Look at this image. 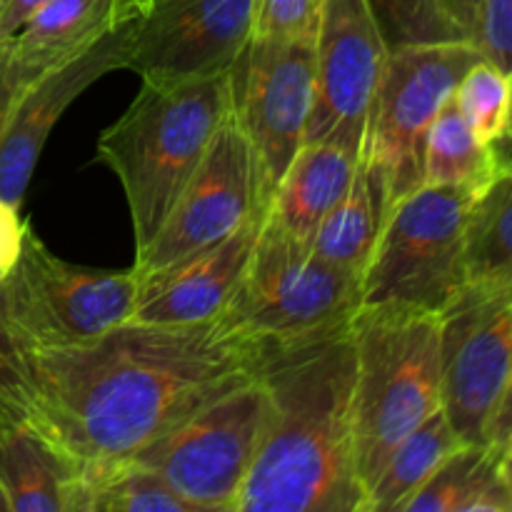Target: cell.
<instances>
[{"instance_id":"6da1fadb","label":"cell","mask_w":512,"mask_h":512,"mask_svg":"<svg viewBox=\"0 0 512 512\" xmlns=\"http://www.w3.org/2000/svg\"><path fill=\"white\" fill-rule=\"evenodd\" d=\"M268 340L223 315L190 325H118L103 338L28 355L38 423L85 460L128 458L260 375Z\"/></svg>"},{"instance_id":"7a4b0ae2","label":"cell","mask_w":512,"mask_h":512,"mask_svg":"<svg viewBox=\"0 0 512 512\" xmlns=\"http://www.w3.org/2000/svg\"><path fill=\"white\" fill-rule=\"evenodd\" d=\"M263 438L235 512H365L353 435L350 323L270 343Z\"/></svg>"},{"instance_id":"3957f363","label":"cell","mask_w":512,"mask_h":512,"mask_svg":"<svg viewBox=\"0 0 512 512\" xmlns=\"http://www.w3.org/2000/svg\"><path fill=\"white\" fill-rule=\"evenodd\" d=\"M230 115L233 78L225 73L173 85L143 83L128 110L103 130L95 158L123 185L135 255L153 243Z\"/></svg>"},{"instance_id":"277c9868","label":"cell","mask_w":512,"mask_h":512,"mask_svg":"<svg viewBox=\"0 0 512 512\" xmlns=\"http://www.w3.org/2000/svg\"><path fill=\"white\" fill-rule=\"evenodd\" d=\"M353 435L365 498L395 445L443 408V318L408 308H358Z\"/></svg>"},{"instance_id":"5b68a950","label":"cell","mask_w":512,"mask_h":512,"mask_svg":"<svg viewBox=\"0 0 512 512\" xmlns=\"http://www.w3.org/2000/svg\"><path fill=\"white\" fill-rule=\"evenodd\" d=\"M475 195L458 185H420L395 200L360 275V308L443 318L468 288L465 225Z\"/></svg>"},{"instance_id":"8992f818","label":"cell","mask_w":512,"mask_h":512,"mask_svg":"<svg viewBox=\"0 0 512 512\" xmlns=\"http://www.w3.org/2000/svg\"><path fill=\"white\" fill-rule=\"evenodd\" d=\"M140 275L68 263L25 230L15 268L0 283V318L25 355L53 353L103 338L133 318Z\"/></svg>"},{"instance_id":"52a82bcc","label":"cell","mask_w":512,"mask_h":512,"mask_svg":"<svg viewBox=\"0 0 512 512\" xmlns=\"http://www.w3.org/2000/svg\"><path fill=\"white\" fill-rule=\"evenodd\" d=\"M360 308V275L320 258L308 243L265 218L225 323L270 343L345 328Z\"/></svg>"},{"instance_id":"ba28073f","label":"cell","mask_w":512,"mask_h":512,"mask_svg":"<svg viewBox=\"0 0 512 512\" xmlns=\"http://www.w3.org/2000/svg\"><path fill=\"white\" fill-rule=\"evenodd\" d=\"M265 413L268 395L258 375L130 458L155 470L198 512H235L258 455Z\"/></svg>"},{"instance_id":"9c48e42d","label":"cell","mask_w":512,"mask_h":512,"mask_svg":"<svg viewBox=\"0 0 512 512\" xmlns=\"http://www.w3.org/2000/svg\"><path fill=\"white\" fill-rule=\"evenodd\" d=\"M483 55L473 43L423 45L388 55L368 115L363 155L400 200L423 185L425 138L445 100Z\"/></svg>"},{"instance_id":"30bf717a","label":"cell","mask_w":512,"mask_h":512,"mask_svg":"<svg viewBox=\"0 0 512 512\" xmlns=\"http://www.w3.org/2000/svg\"><path fill=\"white\" fill-rule=\"evenodd\" d=\"M268 213L270 195L258 158L233 110L153 243L135 255L133 270L145 275L203 253Z\"/></svg>"},{"instance_id":"8fae6325","label":"cell","mask_w":512,"mask_h":512,"mask_svg":"<svg viewBox=\"0 0 512 512\" xmlns=\"http://www.w3.org/2000/svg\"><path fill=\"white\" fill-rule=\"evenodd\" d=\"M230 78L235 118L253 145L273 203L275 188L308 133L315 103V38H253Z\"/></svg>"},{"instance_id":"7c38bea8","label":"cell","mask_w":512,"mask_h":512,"mask_svg":"<svg viewBox=\"0 0 512 512\" xmlns=\"http://www.w3.org/2000/svg\"><path fill=\"white\" fill-rule=\"evenodd\" d=\"M253 38V0H153L135 20L125 68L155 85L215 78L235 68Z\"/></svg>"},{"instance_id":"4fadbf2b","label":"cell","mask_w":512,"mask_h":512,"mask_svg":"<svg viewBox=\"0 0 512 512\" xmlns=\"http://www.w3.org/2000/svg\"><path fill=\"white\" fill-rule=\"evenodd\" d=\"M510 373L512 293H463L443 315V413L463 443L485 445Z\"/></svg>"},{"instance_id":"5bb4252c","label":"cell","mask_w":512,"mask_h":512,"mask_svg":"<svg viewBox=\"0 0 512 512\" xmlns=\"http://www.w3.org/2000/svg\"><path fill=\"white\" fill-rule=\"evenodd\" d=\"M388 55L365 0H323L315 33V103L305 143L333 133L365 140Z\"/></svg>"},{"instance_id":"9a60e30c","label":"cell","mask_w":512,"mask_h":512,"mask_svg":"<svg viewBox=\"0 0 512 512\" xmlns=\"http://www.w3.org/2000/svg\"><path fill=\"white\" fill-rule=\"evenodd\" d=\"M135 20L113 25L93 45L40 73L20 93L0 143V198L20 208L53 125L103 75L125 68Z\"/></svg>"},{"instance_id":"2e32d148","label":"cell","mask_w":512,"mask_h":512,"mask_svg":"<svg viewBox=\"0 0 512 512\" xmlns=\"http://www.w3.org/2000/svg\"><path fill=\"white\" fill-rule=\"evenodd\" d=\"M265 218L268 215L250 220L238 233L203 253L140 275L138 300L130 320L150 325H190L218 318L243 278Z\"/></svg>"},{"instance_id":"e0dca14e","label":"cell","mask_w":512,"mask_h":512,"mask_svg":"<svg viewBox=\"0 0 512 512\" xmlns=\"http://www.w3.org/2000/svg\"><path fill=\"white\" fill-rule=\"evenodd\" d=\"M365 140L333 133L303 143L275 188L270 220L303 243H313L325 215L343 200L355 178Z\"/></svg>"},{"instance_id":"ac0fdd59","label":"cell","mask_w":512,"mask_h":512,"mask_svg":"<svg viewBox=\"0 0 512 512\" xmlns=\"http://www.w3.org/2000/svg\"><path fill=\"white\" fill-rule=\"evenodd\" d=\"M80 470L38 420L0 423V485L13 512H75Z\"/></svg>"},{"instance_id":"d6986e66","label":"cell","mask_w":512,"mask_h":512,"mask_svg":"<svg viewBox=\"0 0 512 512\" xmlns=\"http://www.w3.org/2000/svg\"><path fill=\"white\" fill-rule=\"evenodd\" d=\"M393 205L383 178L363 155L348 193L325 215L310 248L328 263L363 275Z\"/></svg>"},{"instance_id":"ffe728a7","label":"cell","mask_w":512,"mask_h":512,"mask_svg":"<svg viewBox=\"0 0 512 512\" xmlns=\"http://www.w3.org/2000/svg\"><path fill=\"white\" fill-rule=\"evenodd\" d=\"M470 295L512 293V163L475 195L465 225Z\"/></svg>"},{"instance_id":"44dd1931","label":"cell","mask_w":512,"mask_h":512,"mask_svg":"<svg viewBox=\"0 0 512 512\" xmlns=\"http://www.w3.org/2000/svg\"><path fill=\"white\" fill-rule=\"evenodd\" d=\"M113 25V0H50L10 43L13 53L40 75L83 53Z\"/></svg>"},{"instance_id":"7402d4cb","label":"cell","mask_w":512,"mask_h":512,"mask_svg":"<svg viewBox=\"0 0 512 512\" xmlns=\"http://www.w3.org/2000/svg\"><path fill=\"white\" fill-rule=\"evenodd\" d=\"M503 455L490 445L463 443L400 512H508Z\"/></svg>"},{"instance_id":"603a6c76","label":"cell","mask_w":512,"mask_h":512,"mask_svg":"<svg viewBox=\"0 0 512 512\" xmlns=\"http://www.w3.org/2000/svg\"><path fill=\"white\" fill-rule=\"evenodd\" d=\"M75 512H198L155 470L135 458L85 460Z\"/></svg>"},{"instance_id":"cb8c5ba5","label":"cell","mask_w":512,"mask_h":512,"mask_svg":"<svg viewBox=\"0 0 512 512\" xmlns=\"http://www.w3.org/2000/svg\"><path fill=\"white\" fill-rule=\"evenodd\" d=\"M463 445L460 435L450 425L443 408L420 423L413 433L405 435L380 473L365 498V512H400L403 505L418 493L425 480Z\"/></svg>"},{"instance_id":"d4e9b609","label":"cell","mask_w":512,"mask_h":512,"mask_svg":"<svg viewBox=\"0 0 512 512\" xmlns=\"http://www.w3.org/2000/svg\"><path fill=\"white\" fill-rule=\"evenodd\" d=\"M503 165L500 150L470 130L455 105V93L450 95L425 138L423 185H458L480 193Z\"/></svg>"},{"instance_id":"484cf974","label":"cell","mask_w":512,"mask_h":512,"mask_svg":"<svg viewBox=\"0 0 512 512\" xmlns=\"http://www.w3.org/2000/svg\"><path fill=\"white\" fill-rule=\"evenodd\" d=\"M455 105L485 145L508 140L512 125V75L488 60H478L455 88Z\"/></svg>"},{"instance_id":"4316f807","label":"cell","mask_w":512,"mask_h":512,"mask_svg":"<svg viewBox=\"0 0 512 512\" xmlns=\"http://www.w3.org/2000/svg\"><path fill=\"white\" fill-rule=\"evenodd\" d=\"M390 53L423 45L468 43L443 0H365Z\"/></svg>"},{"instance_id":"83f0119b","label":"cell","mask_w":512,"mask_h":512,"mask_svg":"<svg viewBox=\"0 0 512 512\" xmlns=\"http://www.w3.org/2000/svg\"><path fill=\"white\" fill-rule=\"evenodd\" d=\"M8 420H38V403L28 355L0 318V423Z\"/></svg>"},{"instance_id":"f1b7e54d","label":"cell","mask_w":512,"mask_h":512,"mask_svg":"<svg viewBox=\"0 0 512 512\" xmlns=\"http://www.w3.org/2000/svg\"><path fill=\"white\" fill-rule=\"evenodd\" d=\"M323 0H253L255 38H315Z\"/></svg>"},{"instance_id":"f546056e","label":"cell","mask_w":512,"mask_h":512,"mask_svg":"<svg viewBox=\"0 0 512 512\" xmlns=\"http://www.w3.org/2000/svg\"><path fill=\"white\" fill-rule=\"evenodd\" d=\"M473 45L488 63L512 75V0H483Z\"/></svg>"},{"instance_id":"4dcf8cb0","label":"cell","mask_w":512,"mask_h":512,"mask_svg":"<svg viewBox=\"0 0 512 512\" xmlns=\"http://www.w3.org/2000/svg\"><path fill=\"white\" fill-rule=\"evenodd\" d=\"M35 78H38V73L13 53L10 38L0 40V143H3L5 128H8V120L10 115H13V108L15 103H18L20 93H23Z\"/></svg>"},{"instance_id":"1f68e13d","label":"cell","mask_w":512,"mask_h":512,"mask_svg":"<svg viewBox=\"0 0 512 512\" xmlns=\"http://www.w3.org/2000/svg\"><path fill=\"white\" fill-rule=\"evenodd\" d=\"M25 230H28V220L20 218V208L0 198V283L18 263Z\"/></svg>"},{"instance_id":"d6a6232c","label":"cell","mask_w":512,"mask_h":512,"mask_svg":"<svg viewBox=\"0 0 512 512\" xmlns=\"http://www.w3.org/2000/svg\"><path fill=\"white\" fill-rule=\"evenodd\" d=\"M510 433H512V373L508 378V385H505L503 395H500L498 408H495L493 418H490L485 445L495 448L498 453H505V450H508Z\"/></svg>"},{"instance_id":"836d02e7","label":"cell","mask_w":512,"mask_h":512,"mask_svg":"<svg viewBox=\"0 0 512 512\" xmlns=\"http://www.w3.org/2000/svg\"><path fill=\"white\" fill-rule=\"evenodd\" d=\"M50 0H0V40L18 35V30Z\"/></svg>"},{"instance_id":"e575fe53","label":"cell","mask_w":512,"mask_h":512,"mask_svg":"<svg viewBox=\"0 0 512 512\" xmlns=\"http://www.w3.org/2000/svg\"><path fill=\"white\" fill-rule=\"evenodd\" d=\"M443 3L450 18H453V23L458 25L460 33L465 35V40L473 43L475 25H478L480 15V3H483V0H443Z\"/></svg>"},{"instance_id":"d590c367","label":"cell","mask_w":512,"mask_h":512,"mask_svg":"<svg viewBox=\"0 0 512 512\" xmlns=\"http://www.w3.org/2000/svg\"><path fill=\"white\" fill-rule=\"evenodd\" d=\"M153 0H113V18L115 25L128 23V20H138L148 13Z\"/></svg>"},{"instance_id":"8d00e7d4","label":"cell","mask_w":512,"mask_h":512,"mask_svg":"<svg viewBox=\"0 0 512 512\" xmlns=\"http://www.w3.org/2000/svg\"><path fill=\"white\" fill-rule=\"evenodd\" d=\"M500 475H503L505 495H508V512H512V453H505L500 458Z\"/></svg>"},{"instance_id":"74e56055","label":"cell","mask_w":512,"mask_h":512,"mask_svg":"<svg viewBox=\"0 0 512 512\" xmlns=\"http://www.w3.org/2000/svg\"><path fill=\"white\" fill-rule=\"evenodd\" d=\"M500 155H503L505 163H512V125H510V135L503 145H500Z\"/></svg>"},{"instance_id":"f35d334b","label":"cell","mask_w":512,"mask_h":512,"mask_svg":"<svg viewBox=\"0 0 512 512\" xmlns=\"http://www.w3.org/2000/svg\"><path fill=\"white\" fill-rule=\"evenodd\" d=\"M505 453H512V433H510V440H508V450Z\"/></svg>"}]
</instances>
